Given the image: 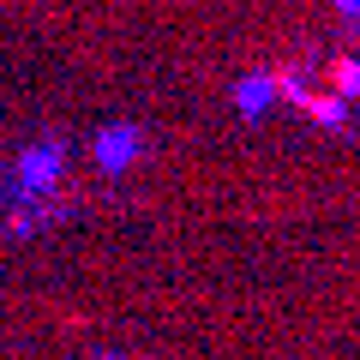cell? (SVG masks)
<instances>
[{"label": "cell", "mask_w": 360, "mask_h": 360, "mask_svg": "<svg viewBox=\"0 0 360 360\" xmlns=\"http://www.w3.org/2000/svg\"><path fill=\"white\" fill-rule=\"evenodd\" d=\"M132 150H139V132H103V139H96V156H103L108 168H120V162H132Z\"/></svg>", "instance_id": "1"}, {"label": "cell", "mask_w": 360, "mask_h": 360, "mask_svg": "<svg viewBox=\"0 0 360 360\" xmlns=\"http://www.w3.org/2000/svg\"><path fill=\"white\" fill-rule=\"evenodd\" d=\"M270 96H276V84H270V78H246V84H240V108H246V115H258Z\"/></svg>", "instance_id": "2"}, {"label": "cell", "mask_w": 360, "mask_h": 360, "mask_svg": "<svg viewBox=\"0 0 360 360\" xmlns=\"http://www.w3.org/2000/svg\"><path fill=\"white\" fill-rule=\"evenodd\" d=\"M336 13H342V18H360V0H336Z\"/></svg>", "instance_id": "3"}]
</instances>
